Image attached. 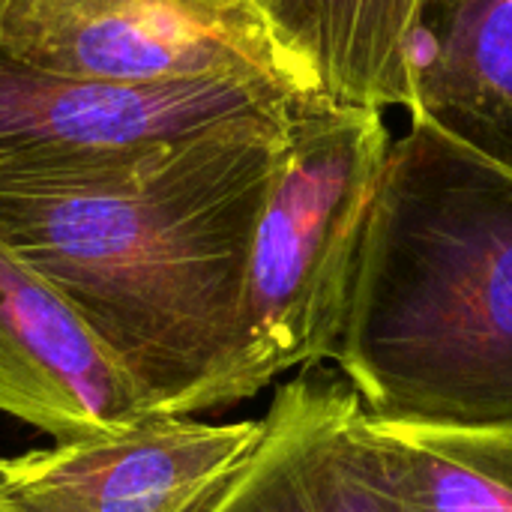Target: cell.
I'll use <instances>...</instances> for the list:
<instances>
[{
    "instance_id": "10",
    "label": "cell",
    "mask_w": 512,
    "mask_h": 512,
    "mask_svg": "<svg viewBox=\"0 0 512 512\" xmlns=\"http://www.w3.org/2000/svg\"><path fill=\"white\" fill-rule=\"evenodd\" d=\"M309 87L336 105H405L417 0H249Z\"/></svg>"
},
{
    "instance_id": "3",
    "label": "cell",
    "mask_w": 512,
    "mask_h": 512,
    "mask_svg": "<svg viewBox=\"0 0 512 512\" xmlns=\"http://www.w3.org/2000/svg\"><path fill=\"white\" fill-rule=\"evenodd\" d=\"M390 144L375 108L324 96L297 108L255 228L237 345L204 414L258 396L282 372L333 360L369 198Z\"/></svg>"
},
{
    "instance_id": "4",
    "label": "cell",
    "mask_w": 512,
    "mask_h": 512,
    "mask_svg": "<svg viewBox=\"0 0 512 512\" xmlns=\"http://www.w3.org/2000/svg\"><path fill=\"white\" fill-rule=\"evenodd\" d=\"M315 93L270 78H192L147 87L69 81L0 48V186L66 183L153 144L219 129L285 132Z\"/></svg>"
},
{
    "instance_id": "6",
    "label": "cell",
    "mask_w": 512,
    "mask_h": 512,
    "mask_svg": "<svg viewBox=\"0 0 512 512\" xmlns=\"http://www.w3.org/2000/svg\"><path fill=\"white\" fill-rule=\"evenodd\" d=\"M261 420L150 414L108 438L0 459L15 512H207L255 450Z\"/></svg>"
},
{
    "instance_id": "9",
    "label": "cell",
    "mask_w": 512,
    "mask_h": 512,
    "mask_svg": "<svg viewBox=\"0 0 512 512\" xmlns=\"http://www.w3.org/2000/svg\"><path fill=\"white\" fill-rule=\"evenodd\" d=\"M405 108L512 171V0H417Z\"/></svg>"
},
{
    "instance_id": "5",
    "label": "cell",
    "mask_w": 512,
    "mask_h": 512,
    "mask_svg": "<svg viewBox=\"0 0 512 512\" xmlns=\"http://www.w3.org/2000/svg\"><path fill=\"white\" fill-rule=\"evenodd\" d=\"M0 48L84 84L240 75L315 93L249 0H0Z\"/></svg>"
},
{
    "instance_id": "11",
    "label": "cell",
    "mask_w": 512,
    "mask_h": 512,
    "mask_svg": "<svg viewBox=\"0 0 512 512\" xmlns=\"http://www.w3.org/2000/svg\"><path fill=\"white\" fill-rule=\"evenodd\" d=\"M393 512H512V426L444 429L372 414Z\"/></svg>"
},
{
    "instance_id": "7",
    "label": "cell",
    "mask_w": 512,
    "mask_h": 512,
    "mask_svg": "<svg viewBox=\"0 0 512 512\" xmlns=\"http://www.w3.org/2000/svg\"><path fill=\"white\" fill-rule=\"evenodd\" d=\"M0 411L54 444L120 435L150 417L120 357L42 273L3 243Z\"/></svg>"
},
{
    "instance_id": "12",
    "label": "cell",
    "mask_w": 512,
    "mask_h": 512,
    "mask_svg": "<svg viewBox=\"0 0 512 512\" xmlns=\"http://www.w3.org/2000/svg\"><path fill=\"white\" fill-rule=\"evenodd\" d=\"M0 512H15V510H12V507H9V504H6V501L0 498Z\"/></svg>"
},
{
    "instance_id": "2",
    "label": "cell",
    "mask_w": 512,
    "mask_h": 512,
    "mask_svg": "<svg viewBox=\"0 0 512 512\" xmlns=\"http://www.w3.org/2000/svg\"><path fill=\"white\" fill-rule=\"evenodd\" d=\"M333 363L381 420L512 426V171L423 120L390 144Z\"/></svg>"
},
{
    "instance_id": "1",
    "label": "cell",
    "mask_w": 512,
    "mask_h": 512,
    "mask_svg": "<svg viewBox=\"0 0 512 512\" xmlns=\"http://www.w3.org/2000/svg\"><path fill=\"white\" fill-rule=\"evenodd\" d=\"M282 135L219 129L66 183L0 186V243L84 315L150 414H204L234 354Z\"/></svg>"
},
{
    "instance_id": "8",
    "label": "cell",
    "mask_w": 512,
    "mask_h": 512,
    "mask_svg": "<svg viewBox=\"0 0 512 512\" xmlns=\"http://www.w3.org/2000/svg\"><path fill=\"white\" fill-rule=\"evenodd\" d=\"M207 512H393L372 414L339 372L282 384L264 432Z\"/></svg>"
}]
</instances>
